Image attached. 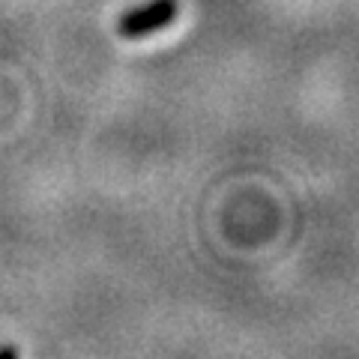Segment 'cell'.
<instances>
[{
    "mask_svg": "<svg viewBox=\"0 0 359 359\" xmlns=\"http://www.w3.org/2000/svg\"><path fill=\"white\" fill-rule=\"evenodd\" d=\"M180 13L177 0H150L144 6H135L129 13H123L117 18V33L123 39H144L153 33L165 30L168 25H174V18Z\"/></svg>",
    "mask_w": 359,
    "mask_h": 359,
    "instance_id": "6da1fadb",
    "label": "cell"
},
{
    "mask_svg": "<svg viewBox=\"0 0 359 359\" xmlns=\"http://www.w3.org/2000/svg\"><path fill=\"white\" fill-rule=\"evenodd\" d=\"M18 356V347L13 344H0V359H15Z\"/></svg>",
    "mask_w": 359,
    "mask_h": 359,
    "instance_id": "7a4b0ae2",
    "label": "cell"
}]
</instances>
